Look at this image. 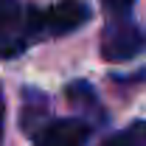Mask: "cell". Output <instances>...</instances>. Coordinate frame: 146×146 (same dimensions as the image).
Instances as JSON below:
<instances>
[{
    "mask_svg": "<svg viewBox=\"0 0 146 146\" xmlns=\"http://www.w3.org/2000/svg\"><path fill=\"white\" fill-rule=\"evenodd\" d=\"M68 101L84 110V118H87L90 110L96 112V115L104 118V112H101V107H98V98H96V90H93L87 82H73L70 87H68Z\"/></svg>",
    "mask_w": 146,
    "mask_h": 146,
    "instance_id": "obj_5",
    "label": "cell"
},
{
    "mask_svg": "<svg viewBox=\"0 0 146 146\" xmlns=\"http://www.w3.org/2000/svg\"><path fill=\"white\" fill-rule=\"evenodd\" d=\"M39 112H48V98L45 93L36 90H25V110H23V127L31 129L39 121Z\"/></svg>",
    "mask_w": 146,
    "mask_h": 146,
    "instance_id": "obj_7",
    "label": "cell"
},
{
    "mask_svg": "<svg viewBox=\"0 0 146 146\" xmlns=\"http://www.w3.org/2000/svg\"><path fill=\"white\" fill-rule=\"evenodd\" d=\"M28 39L23 34V9L20 0H0V56L23 54Z\"/></svg>",
    "mask_w": 146,
    "mask_h": 146,
    "instance_id": "obj_4",
    "label": "cell"
},
{
    "mask_svg": "<svg viewBox=\"0 0 146 146\" xmlns=\"http://www.w3.org/2000/svg\"><path fill=\"white\" fill-rule=\"evenodd\" d=\"M90 17L93 11L84 0H56L48 9H28L23 14V34L28 42L42 36H62L82 28Z\"/></svg>",
    "mask_w": 146,
    "mask_h": 146,
    "instance_id": "obj_1",
    "label": "cell"
},
{
    "mask_svg": "<svg viewBox=\"0 0 146 146\" xmlns=\"http://www.w3.org/2000/svg\"><path fill=\"white\" fill-rule=\"evenodd\" d=\"M3 118H6V104H3V96H0V141H3Z\"/></svg>",
    "mask_w": 146,
    "mask_h": 146,
    "instance_id": "obj_9",
    "label": "cell"
},
{
    "mask_svg": "<svg viewBox=\"0 0 146 146\" xmlns=\"http://www.w3.org/2000/svg\"><path fill=\"white\" fill-rule=\"evenodd\" d=\"M101 6L107 9L112 17H129V11H132L135 0H101Z\"/></svg>",
    "mask_w": 146,
    "mask_h": 146,
    "instance_id": "obj_8",
    "label": "cell"
},
{
    "mask_svg": "<svg viewBox=\"0 0 146 146\" xmlns=\"http://www.w3.org/2000/svg\"><path fill=\"white\" fill-rule=\"evenodd\" d=\"M146 51V28L129 17H115L101 34V56L107 62H129Z\"/></svg>",
    "mask_w": 146,
    "mask_h": 146,
    "instance_id": "obj_2",
    "label": "cell"
},
{
    "mask_svg": "<svg viewBox=\"0 0 146 146\" xmlns=\"http://www.w3.org/2000/svg\"><path fill=\"white\" fill-rule=\"evenodd\" d=\"M101 146H146V121H135L127 129L110 135L107 141H101Z\"/></svg>",
    "mask_w": 146,
    "mask_h": 146,
    "instance_id": "obj_6",
    "label": "cell"
},
{
    "mask_svg": "<svg viewBox=\"0 0 146 146\" xmlns=\"http://www.w3.org/2000/svg\"><path fill=\"white\" fill-rule=\"evenodd\" d=\"M90 124L84 118H56L36 129L34 146H87Z\"/></svg>",
    "mask_w": 146,
    "mask_h": 146,
    "instance_id": "obj_3",
    "label": "cell"
}]
</instances>
